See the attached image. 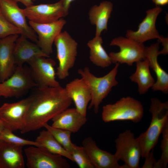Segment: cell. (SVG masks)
Wrapping results in <instances>:
<instances>
[{
	"label": "cell",
	"instance_id": "11",
	"mask_svg": "<svg viewBox=\"0 0 168 168\" xmlns=\"http://www.w3.org/2000/svg\"><path fill=\"white\" fill-rule=\"evenodd\" d=\"M26 166L28 168H69L70 166L62 156L45 148L31 146L25 148Z\"/></svg>",
	"mask_w": 168,
	"mask_h": 168
},
{
	"label": "cell",
	"instance_id": "17",
	"mask_svg": "<svg viewBox=\"0 0 168 168\" xmlns=\"http://www.w3.org/2000/svg\"><path fill=\"white\" fill-rule=\"evenodd\" d=\"M18 37V35H15L0 39V82L8 78L15 71L13 49Z\"/></svg>",
	"mask_w": 168,
	"mask_h": 168
},
{
	"label": "cell",
	"instance_id": "7",
	"mask_svg": "<svg viewBox=\"0 0 168 168\" xmlns=\"http://www.w3.org/2000/svg\"><path fill=\"white\" fill-rule=\"evenodd\" d=\"M110 45L119 48V51L112 52L109 54L112 63H125L132 66L134 63L146 58V47L143 43L123 36L115 38Z\"/></svg>",
	"mask_w": 168,
	"mask_h": 168
},
{
	"label": "cell",
	"instance_id": "27",
	"mask_svg": "<svg viewBox=\"0 0 168 168\" xmlns=\"http://www.w3.org/2000/svg\"><path fill=\"white\" fill-rule=\"evenodd\" d=\"M59 143L67 151L71 153L73 144L71 141V132L55 127L46 124L44 126Z\"/></svg>",
	"mask_w": 168,
	"mask_h": 168
},
{
	"label": "cell",
	"instance_id": "5",
	"mask_svg": "<svg viewBox=\"0 0 168 168\" xmlns=\"http://www.w3.org/2000/svg\"><path fill=\"white\" fill-rule=\"evenodd\" d=\"M58 65L56 75L60 80L69 75V71L74 66L77 55L78 44L66 31L61 32L54 42Z\"/></svg>",
	"mask_w": 168,
	"mask_h": 168
},
{
	"label": "cell",
	"instance_id": "35",
	"mask_svg": "<svg viewBox=\"0 0 168 168\" xmlns=\"http://www.w3.org/2000/svg\"><path fill=\"white\" fill-rule=\"evenodd\" d=\"M156 6H164L168 3V0H152Z\"/></svg>",
	"mask_w": 168,
	"mask_h": 168
},
{
	"label": "cell",
	"instance_id": "22",
	"mask_svg": "<svg viewBox=\"0 0 168 168\" xmlns=\"http://www.w3.org/2000/svg\"><path fill=\"white\" fill-rule=\"evenodd\" d=\"M23 147L0 140V168H24Z\"/></svg>",
	"mask_w": 168,
	"mask_h": 168
},
{
	"label": "cell",
	"instance_id": "31",
	"mask_svg": "<svg viewBox=\"0 0 168 168\" xmlns=\"http://www.w3.org/2000/svg\"><path fill=\"white\" fill-rule=\"evenodd\" d=\"M21 34V30L8 21L0 11V39L11 35Z\"/></svg>",
	"mask_w": 168,
	"mask_h": 168
},
{
	"label": "cell",
	"instance_id": "19",
	"mask_svg": "<svg viewBox=\"0 0 168 168\" xmlns=\"http://www.w3.org/2000/svg\"><path fill=\"white\" fill-rule=\"evenodd\" d=\"M159 43H156L146 47L145 55L149 61L150 67L155 72L156 81L151 88L154 91H160L168 93V74L160 66L157 61L159 54Z\"/></svg>",
	"mask_w": 168,
	"mask_h": 168
},
{
	"label": "cell",
	"instance_id": "37",
	"mask_svg": "<svg viewBox=\"0 0 168 168\" xmlns=\"http://www.w3.org/2000/svg\"><path fill=\"white\" fill-rule=\"evenodd\" d=\"M32 0L33 1H35V0Z\"/></svg>",
	"mask_w": 168,
	"mask_h": 168
},
{
	"label": "cell",
	"instance_id": "25",
	"mask_svg": "<svg viewBox=\"0 0 168 168\" xmlns=\"http://www.w3.org/2000/svg\"><path fill=\"white\" fill-rule=\"evenodd\" d=\"M103 40L100 36H96L89 40L87 45L89 48V58L95 65L102 68L108 67L112 63L109 54L102 46Z\"/></svg>",
	"mask_w": 168,
	"mask_h": 168
},
{
	"label": "cell",
	"instance_id": "2",
	"mask_svg": "<svg viewBox=\"0 0 168 168\" xmlns=\"http://www.w3.org/2000/svg\"><path fill=\"white\" fill-rule=\"evenodd\" d=\"M149 111L152 116L149 126L137 138L142 158L154 149L163 129L168 124V101L162 102L157 98L152 97Z\"/></svg>",
	"mask_w": 168,
	"mask_h": 168
},
{
	"label": "cell",
	"instance_id": "14",
	"mask_svg": "<svg viewBox=\"0 0 168 168\" xmlns=\"http://www.w3.org/2000/svg\"><path fill=\"white\" fill-rule=\"evenodd\" d=\"M29 24L36 33V44L42 52L47 56L53 52L52 45L54 41L66 23L63 18L47 23H37L29 21Z\"/></svg>",
	"mask_w": 168,
	"mask_h": 168
},
{
	"label": "cell",
	"instance_id": "1",
	"mask_svg": "<svg viewBox=\"0 0 168 168\" xmlns=\"http://www.w3.org/2000/svg\"><path fill=\"white\" fill-rule=\"evenodd\" d=\"M29 96L30 101L25 126L22 134L35 131L44 127L50 120L68 108L72 100L65 88L37 86Z\"/></svg>",
	"mask_w": 168,
	"mask_h": 168
},
{
	"label": "cell",
	"instance_id": "34",
	"mask_svg": "<svg viewBox=\"0 0 168 168\" xmlns=\"http://www.w3.org/2000/svg\"><path fill=\"white\" fill-rule=\"evenodd\" d=\"M62 2L64 8L67 10L68 9L70 6L71 3L75 0H60Z\"/></svg>",
	"mask_w": 168,
	"mask_h": 168
},
{
	"label": "cell",
	"instance_id": "29",
	"mask_svg": "<svg viewBox=\"0 0 168 168\" xmlns=\"http://www.w3.org/2000/svg\"><path fill=\"white\" fill-rule=\"evenodd\" d=\"M0 140L22 146L30 145L40 147L39 144L36 141H30L20 138L13 134V132L5 128H4L0 133Z\"/></svg>",
	"mask_w": 168,
	"mask_h": 168
},
{
	"label": "cell",
	"instance_id": "21",
	"mask_svg": "<svg viewBox=\"0 0 168 168\" xmlns=\"http://www.w3.org/2000/svg\"><path fill=\"white\" fill-rule=\"evenodd\" d=\"M13 54L16 66H23L24 63L37 57H49L42 52L36 44L29 41L21 35L15 42Z\"/></svg>",
	"mask_w": 168,
	"mask_h": 168
},
{
	"label": "cell",
	"instance_id": "28",
	"mask_svg": "<svg viewBox=\"0 0 168 168\" xmlns=\"http://www.w3.org/2000/svg\"><path fill=\"white\" fill-rule=\"evenodd\" d=\"M71 153L74 162L80 168H94L85 149L82 146L73 144Z\"/></svg>",
	"mask_w": 168,
	"mask_h": 168
},
{
	"label": "cell",
	"instance_id": "23",
	"mask_svg": "<svg viewBox=\"0 0 168 168\" xmlns=\"http://www.w3.org/2000/svg\"><path fill=\"white\" fill-rule=\"evenodd\" d=\"M113 9L110 1H103L99 5H95L89 10V20L96 26L95 36H100L103 31L107 30L108 22Z\"/></svg>",
	"mask_w": 168,
	"mask_h": 168
},
{
	"label": "cell",
	"instance_id": "20",
	"mask_svg": "<svg viewBox=\"0 0 168 168\" xmlns=\"http://www.w3.org/2000/svg\"><path fill=\"white\" fill-rule=\"evenodd\" d=\"M51 120L52 126L73 133L79 131L87 121L86 116L82 114L76 108H68Z\"/></svg>",
	"mask_w": 168,
	"mask_h": 168
},
{
	"label": "cell",
	"instance_id": "16",
	"mask_svg": "<svg viewBox=\"0 0 168 168\" xmlns=\"http://www.w3.org/2000/svg\"><path fill=\"white\" fill-rule=\"evenodd\" d=\"M82 145L94 168H121L114 154L100 148L91 137L84 139Z\"/></svg>",
	"mask_w": 168,
	"mask_h": 168
},
{
	"label": "cell",
	"instance_id": "33",
	"mask_svg": "<svg viewBox=\"0 0 168 168\" xmlns=\"http://www.w3.org/2000/svg\"><path fill=\"white\" fill-rule=\"evenodd\" d=\"M17 3L20 2L24 5L26 7L34 4L32 0H11Z\"/></svg>",
	"mask_w": 168,
	"mask_h": 168
},
{
	"label": "cell",
	"instance_id": "26",
	"mask_svg": "<svg viewBox=\"0 0 168 168\" xmlns=\"http://www.w3.org/2000/svg\"><path fill=\"white\" fill-rule=\"evenodd\" d=\"M35 141L40 147H43L50 152L61 155L74 162L70 153L66 151L47 130L40 131Z\"/></svg>",
	"mask_w": 168,
	"mask_h": 168
},
{
	"label": "cell",
	"instance_id": "24",
	"mask_svg": "<svg viewBox=\"0 0 168 168\" xmlns=\"http://www.w3.org/2000/svg\"><path fill=\"white\" fill-rule=\"evenodd\" d=\"M136 63V71L129 77V79L138 84L139 94L143 95L153 86L155 81L151 73L149 62L147 58Z\"/></svg>",
	"mask_w": 168,
	"mask_h": 168
},
{
	"label": "cell",
	"instance_id": "12",
	"mask_svg": "<svg viewBox=\"0 0 168 168\" xmlns=\"http://www.w3.org/2000/svg\"><path fill=\"white\" fill-rule=\"evenodd\" d=\"M31 77L37 86L57 87L60 86L56 79L53 59L43 56L35 58L27 63Z\"/></svg>",
	"mask_w": 168,
	"mask_h": 168
},
{
	"label": "cell",
	"instance_id": "6",
	"mask_svg": "<svg viewBox=\"0 0 168 168\" xmlns=\"http://www.w3.org/2000/svg\"><path fill=\"white\" fill-rule=\"evenodd\" d=\"M116 151L114 154L119 161H124L126 168H138L141 157L140 143L130 129L119 133L114 141Z\"/></svg>",
	"mask_w": 168,
	"mask_h": 168
},
{
	"label": "cell",
	"instance_id": "8",
	"mask_svg": "<svg viewBox=\"0 0 168 168\" xmlns=\"http://www.w3.org/2000/svg\"><path fill=\"white\" fill-rule=\"evenodd\" d=\"M37 85L33 80L29 68L16 66L12 74L0 82V97H19Z\"/></svg>",
	"mask_w": 168,
	"mask_h": 168
},
{
	"label": "cell",
	"instance_id": "3",
	"mask_svg": "<svg viewBox=\"0 0 168 168\" xmlns=\"http://www.w3.org/2000/svg\"><path fill=\"white\" fill-rule=\"evenodd\" d=\"M119 64L115 63L114 68L108 73L101 77H97L90 71L87 67L78 70L81 76L88 86L91 95L88 109L93 108L94 113L99 112L100 105L103 100L109 94L112 88L118 84L116 79Z\"/></svg>",
	"mask_w": 168,
	"mask_h": 168
},
{
	"label": "cell",
	"instance_id": "4",
	"mask_svg": "<svg viewBox=\"0 0 168 168\" xmlns=\"http://www.w3.org/2000/svg\"><path fill=\"white\" fill-rule=\"evenodd\" d=\"M144 114L143 106L139 100L130 96L123 97L114 104L103 107L102 119L105 123L116 121L139 122Z\"/></svg>",
	"mask_w": 168,
	"mask_h": 168
},
{
	"label": "cell",
	"instance_id": "15",
	"mask_svg": "<svg viewBox=\"0 0 168 168\" xmlns=\"http://www.w3.org/2000/svg\"><path fill=\"white\" fill-rule=\"evenodd\" d=\"M0 11L8 21L21 30V35L37 42V36L28 25L23 9L18 7L17 2L11 0H0Z\"/></svg>",
	"mask_w": 168,
	"mask_h": 168
},
{
	"label": "cell",
	"instance_id": "18",
	"mask_svg": "<svg viewBox=\"0 0 168 168\" xmlns=\"http://www.w3.org/2000/svg\"><path fill=\"white\" fill-rule=\"evenodd\" d=\"M68 96L73 101L76 108L86 116L87 108L91 98L89 88L84 80L76 78L70 82L65 87Z\"/></svg>",
	"mask_w": 168,
	"mask_h": 168
},
{
	"label": "cell",
	"instance_id": "9",
	"mask_svg": "<svg viewBox=\"0 0 168 168\" xmlns=\"http://www.w3.org/2000/svg\"><path fill=\"white\" fill-rule=\"evenodd\" d=\"M162 10V8L159 6L147 10L146 16L139 24L138 30H128L126 37L142 43L149 40L157 39L162 43L163 48L167 47V38L160 35L156 26L157 18Z\"/></svg>",
	"mask_w": 168,
	"mask_h": 168
},
{
	"label": "cell",
	"instance_id": "13",
	"mask_svg": "<svg viewBox=\"0 0 168 168\" xmlns=\"http://www.w3.org/2000/svg\"><path fill=\"white\" fill-rule=\"evenodd\" d=\"M23 11L29 21L40 23L57 21L68 13L60 0L53 3L33 4L26 7Z\"/></svg>",
	"mask_w": 168,
	"mask_h": 168
},
{
	"label": "cell",
	"instance_id": "32",
	"mask_svg": "<svg viewBox=\"0 0 168 168\" xmlns=\"http://www.w3.org/2000/svg\"><path fill=\"white\" fill-rule=\"evenodd\" d=\"M145 159L142 168H153L156 160L153 153V149L151 150L144 158Z\"/></svg>",
	"mask_w": 168,
	"mask_h": 168
},
{
	"label": "cell",
	"instance_id": "36",
	"mask_svg": "<svg viewBox=\"0 0 168 168\" xmlns=\"http://www.w3.org/2000/svg\"><path fill=\"white\" fill-rule=\"evenodd\" d=\"M4 128V126L3 123L0 120V133L2 132Z\"/></svg>",
	"mask_w": 168,
	"mask_h": 168
},
{
	"label": "cell",
	"instance_id": "10",
	"mask_svg": "<svg viewBox=\"0 0 168 168\" xmlns=\"http://www.w3.org/2000/svg\"><path fill=\"white\" fill-rule=\"evenodd\" d=\"M30 101L29 96L16 102L5 103L0 107V120L5 128L12 132L24 128Z\"/></svg>",
	"mask_w": 168,
	"mask_h": 168
},
{
	"label": "cell",
	"instance_id": "30",
	"mask_svg": "<svg viewBox=\"0 0 168 168\" xmlns=\"http://www.w3.org/2000/svg\"><path fill=\"white\" fill-rule=\"evenodd\" d=\"M161 134L162 139L160 146L161 156L160 159L156 161L153 168H166L168 163V124L164 128Z\"/></svg>",
	"mask_w": 168,
	"mask_h": 168
}]
</instances>
